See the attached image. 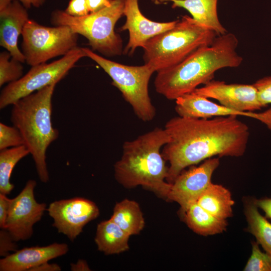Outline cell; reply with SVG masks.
<instances>
[{
	"label": "cell",
	"instance_id": "cell-26",
	"mask_svg": "<svg viewBox=\"0 0 271 271\" xmlns=\"http://www.w3.org/2000/svg\"><path fill=\"white\" fill-rule=\"evenodd\" d=\"M244 270L271 271V255L262 252L257 242H252L251 254Z\"/></svg>",
	"mask_w": 271,
	"mask_h": 271
},
{
	"label": "cell",
	"instance_id": "cell-16",
	"mask_svg": "<svg viewBox=\"0 0 271 271\" xmlns=\"http://www.w3.org/2000/svg\"><path fill=\"white\" fill-rule=\"evenodd\" d=\"M68 250L67 244L59 243L18 249L0 259V270L30 271L43 263L66 254Z\"/></svg>",
	"mask_w": 271,
	"mask_h": 271
},
{
	"label": "cell",
	"instance_id": "cell-24",
	"mask_svg": "<svg viewBox=\"0 0 271 271\" xmlns=\"http://www.w3.org/2000/svg\"><path fill=\"white\" fill-rule=\"evenodd\" d=\"M29 154L24 145L0 151V193L7 195L14 189L15 186L11 182L12 171L17 164Z\"/></svg>",
	"mask_w": 271,
	"mask_h": 271
},
{
	"label": "cell",
	"instance_id": "cell-6",
	"mask_svg": "<svg viewBox=\"0 0 271 271\" xmlns=\"http://www.w3.org/2000/svg\"><path fill=\"white\" fill-rule=\"evenodd\" d=\"M125 0H112L110 6L83 17H73L64 11L53 12L51 22L55 26H66L88 41L94 51L111 57L123 53L122 41L114 31L116 23L123 15Z\"/></svg>",
	"mask_w": 271,
	"mask_h": 271
},
{
	"label": "cell",
	"instance_id": "cell-31",
	"mask_svg": "<svg viewBox=\"0 0 271 271\" xmlns=\"http://www.w3.org/2000/svg\"><path fill=\"white\" fill-rule=\"evenodd\" d=\"M11 199L7 195L0 193V227L5 229L10 208Z\"/></svg>",
	"mask_w": 271,
	"mask_h": 271
},
{
	"label": "cell",
	"instance_id": "cell-20",
	"mask_svg": "<svg viewBox=\"0 0 271 271\" xmlns=\"http://www.w3.org/2000/svg\"><path fill=\"white\" fill-rule=\"evenodd\" d=\"M181 212L188 226L200 235L207 236L222 233L227 225L225 219L213 216L196 202L190 204Z\"/></svg>",
	"mask_w": 271,
	"mask_h": 271
},
{
	"label": "cell",
	"instance_id": "cell-32",
	"mask_svg": "<svg viewBox=\"0 0 271 271\" xmlns=\"http://www.w3.org/2000/svg\"><path fill=\"white\" fill-rule=\"evenodd\" d=\"M90 13L97 12L110 6L112 0H86Z\"/></svg>",
	"mask_w": 271,
	"mask_h": 271
},
{
	"label": "cell",
	"instance_id": "cell-35",
	"mask_svg": "<svg viewBox=\"0 0 271 271\" xmlns=\"http://www.w3.org/2000/svg\"><path fill=\"white\" fill-rule=\"evenodd\" d=\"M70 269L72 271H89L91 270L87 261L83 259H79L75 263H71Z\"/></svg>",
	"mask_w": 271,
	"mask_h": 271
},
{
	"label": "cell",
	"instance_id": "cell-13",
	"mask_svg": "<svg viewBox=\"0 0 271 271\" xmlns=\"http://www.w3.org/2000/svg\"><path fill=\"white\" fill-rule=\"evenodd\" d=\"M193 92L216 99L220 104L238 111L254 112L263 107L253 84H227L212 80Z\"/></svg>",
	"mask_w": 271,
	"mask_h": 271
},
{
	"label": "cell",
	"instance_id": "cell-8",
	"mask_svg": "<svg viewBox=\"0 0 271 271\" xmlns=\"http://www.w3.org/2000/svg\"><path fill=\"white\" fill-rule=\"evenodd\" d=\"M22 35V53L31 66L63 56L77 47L78 35L66 26L47 27L29 19Z\"/></svg>",
	"mask_w": 271,
	"mask_h": 271
},
{
	"label": "cell",
	"instance_id": "cell-21",
	"mask_svg": "<svg viewBox=\"0 0 271 271\" xmlns=\"http://www.w3.org/2000/svg\"><path fill=\"white\" fill-rule=\"evenodd\" d=\"M196 202L219 219H226L232 216L234 202L230 191L221 185L211 183L199 196Z\"/></svg>",
	"mask_w": 271,
	"mask_h": 271
},
{
	"label": "cell",
	"instance_id": "cell-1",
	"mask_svg": "<svg viewBox=\"0 0 271 271\" xmlns=\"http://www.w3.org/2000/svg\"><path fill=\"white\" fill-rule=\"evenodd\" d=\"M170 141L162 155L169 163L167 181L172 184L188 167L218 156L239 157L245 152L249 127L237 116L190 118L177 116L165 128Z\"/></svg>",
	"mask_w": 271,
	"mask_h": 271
},
{
	"label": "cell",
	"instance_id": "cell-17",
	"mask_svg": "<svg viewBox=\"0 0 271 271\" xmlns=\"http://www.w3.org/2000/svg\"><path fill=\"white\" fill-rule=\"evenodd\" d=\"M29 19L27 9L19 0H13L6 9L0 11V45L13 58L21 63L25 62V59L18 48V42Z\"/></svg>",
	"mask_w": 271,
	"mask_h": 271
},
{
	"label": "cell",
	"instance_id": "cell-11",
	"mask_svg": "<svg viewBox=\"0 0 271 271\" xmlns=\"http://www.w3.org/2000/svg\"><path fill=\"white\" fill-rule=\"evenodd\" d=\"M47 211L53 219V226L71 241L80 234L87 223L99 215L96 204L82 197L55 201L49 204Z\"/></svg>",
	"mask_w": 271,
	"mask_h": 271
},
{
	"label": "cell",
	"instance_id": "cell-37",
	"mask_svg": "<svg viewBox=\"0 0 271 271\" xmlns=\"http://www.w3.org/2000/svg\"><path fill=\"white\" fill-rule=\"evenodd\" d=\"M13 0H0V11L6 9Z\"/></svg>",
	"mask_w": 271,
	"mask_h": 271
},
{
	"label": "cell",
	"instance_id": "cell-15",
	"mask_svg": "<svg viewBox=\"0 0 271 271\" xmlns=\"http://www.w3.org/2000/svg\"><path fill=\"white\" fill-rule=\"evenodd\" d=\"M123 15L126 18L120 31L128 30L129 40L123 53L132 54L138 47H144L154 37L173 28L178 22H157L151 21L141 12L138 0H125Z\"/></svg>",
	"mask_w": 271,
	"mask_h": 271
},
{
	"label": "cell",
	"instance_id": "cell-5",
	"mask_svg": "<svg viewBox=\"0 0 271 271\" xmlns=\"http://www.w3.org/2000/svg\"><path fill=\"white\" fill-rule=\"evenodd\" d=\"M216 33L184 16L172 29L150 39L143 48L145 64L155 72L175 66L198 48L211 44Z\"/></svg>",
	"mask_w": 271,
	"mask_h": 271
},
{
	"label": "cell",
	"instance_id": "cell-9",
	"mask_svg": "<svg viewBox=\"0 0 271 271\" xmlns=\"http://www.w3.org/2000/svg\"><path fill=\"white\" fill-rule=\"evenodd\" d=\"M84 57L86 56L82 48L77 47L60 59L32 66L20 79L8 84L2 90L0 108L13 105L19 99L47 86L57 84Z\"/></svg>",
	"mask_w": 271,
	"mask_h": 271
},
{
	"label": "cell",
	"instance_id": "cell-18",
	"mask_svg": "<svg viewBox=\"0 0 271 271\" xmlns=\"http://www.w3.org/2000/svg\"><path fill=\"white\" fill-rule=\"evenodd\" d=\"M167 2L172 3V8L187 10L193 19L214 31L217 36L228 32L218 18V0H159L160 3Z\"/></svg>",
	"mask_w": 271,
	"mask_h": 271
},
{
	"label": "cell",
	"instance_id": "cell-30",
	"mask_svg": "<svg viewBox=\"0 0 271 271\" xmlns=\"http://www.w3.org/2000/svg\"><path fill=\"white\" fill-rule=\"evenodd\" d=\"M64 12L73 17H83L90 13L86 0H70Z\"/></svg>",
	"mask_w": 271,
	"mask_h": 271
},
{
	"label": "cell",
	"instance_id": "cell-36",
	"mask_svg": "<svg viewBox=\"0 0 271 271\" xmlns=\"http://www.w3.org/2000/svg\"><path fill=\"white\" fill-rule=\"evenodd\" d=\"M26 8L31 7L39 8L42 6L47 0H19Z\"/></svg>",
	"mask_w": 271,
	"mask_h": 271
},
{
	"label": "cell",
	"instance_id": "cell-29",
	"mask_svg": "<svg viewBox=\"0 0 271 271\" xmlns=\"http://www.w3.org/2000/svg\"><path fill=\"white\" fill-rule=\"evenodd\" d=\"M9 232L6 229L0 230V256L6 257L11 252L17 250L18 245Z\"/></svg>",
	"mask_w": 271,
	"mask_h": 271
},
{
	"label": "cell",
	"instance_id": "cell-27",
	"mask_svg": "<svg viewBox=\"0 0 271 271\" xmlns=\"http://www.w3.org/2000/svg\"><path fill=\"white\" fill-rule=\"evenodd\" d=\"M24 145L22 136L15 126L0 123V151Z\"/></svg>",
	"mask_w": 271,
	"mask_h": 271
},
{
	"label": "cell",
	"instance_id": "cell-12",
	"mask_svg": "<svg viewBox=\"0 0 271 271\" xmlns=\"http://www.w3.org/2000/svg\"><path fill=\"white\" fill-rule=\"evenodd\" d=\"M219 164L218 158H211L198 166H192L188 170H183L172 184L167 199L178 203L181 211H183L196 202L212 183V176Z\"/></svg>",
	"mask_w": 271,
	"mask_h": 271
},
{
	"label": "cell",
	"instance_id": "cell-7",
	"mask_svg": "<svg viewBox=\"0 0 271 271\" xmlns=\"http://www.w3.org/2000/svg\"><path fill=\"white\" fill-rule=\"evenodd\" d=\"M86 57L98 64L112 80V84L121 93L136 116L144 122L151 121L156 109L149 93V83L155 70L150 66H128L106 59L88 48H82Z\"/></svg>",
	"mask_w": 271,
	"mask_h": 271
},
{
	"label": "cell",
	"instance_id": "cell-3",
	"mask_svg": "<svg viewBox=\"0 0 271 271\" xmlns=\"http://www.w3.org/2000/svg\"><path fill=\"white\" fill-rule=\"evenodd\" d=\"M169 141L166 130L157 127L124 142L121 156L114 165L117 182L127 189L142 186L167 198L172 184L167 181L168 167L162 150Z\"/></svg>",
	"mask_w": 271,
	"mask_h": 271
},
{
	"label": "cell",
	"instance_id": "cell-4",
	"mask_svg": "<svg viewBox=\"0 0 271 271\" xmlns=\"http://www.w3.org/2000/svg\"><path fill=\"white\" fill-rule=\"evenodd\" d=\"M57 84L47 86L25 96L13 104L11 121L20 131L34 161L40 181L47 183L49 176L46 152L59 137L52 125V98Z\"/></svg>",
	"mask_w": 271,
	"mask_h": 271
},
{
	"label": "cell",
	"instance_id": "cell-25",
	"mask_svg": "<svg viewBox=\"0 0 271 271\" xmlns=\"http://www.w3.org/2000/svg\"><path fill=\"white\" fill-rule=\"evenodd\" d=\"M21 62L13 58L8 51L0 54V86L20 79L23 75Z\"/></svg>",
	"mask_w": 271,
	"mask_h": 271
},
{
	"label": "cell",
	"instance_id": "cell-34",
	"mask_svg": "<svg viewBox=\"0 0 271 271\" xmlns=\"http://www.w3.org/2000/svg\"><path fill=\"white\" fill-rule=\"evenodd\" d=\"M61 270V268L58 264L50 263L48 261L32 268L30 271H60Z\"/></svg>",
	"mask_w": 271,
	"mask_h": 271
},
{
	"label": "cell",
	"instance_id": "cell-14",
	"mask_svg": "<svg viewBox=\"0 0 271 271\" xmlns=\"http://www.w3.org/2000/svg\"><path fill=\"white\" fill-rule=\"evenodd\" d=\"M175 111L178 116L190 118H211L230 115L253 118L265 124L271 130V108L264 112L241 111L213 102L193 92L176 100Z\"/></svg>",
	"mask_w": 271,
	"mask_h": 271
},
{
	"label": "cell",
	"instance_id": "cell-33",
	"mask_svg": "<svg viewBox=\"0 0 271 271\" xmlns=\"http://www.w3.org/2000/svg\"><path fill=\"white\" fill-rule=\"evenodd\" d=\"M254 203L257 207L264 212L265 216L271 220V198L254 200Z\"/></svg>",
	"mask_w": 271,
	"mask_h": 271
},
{
	"label": "cell",
	"instance_id": "cell-19",
	"mask_svg": "<svg viewBox=\"0 0 271 271\" xmlns=\"http://www.w3.org/2000/svg\"><path fill=\"white\" fill-rule=\"evenodd\" d=\"M129 236L109 219L98 224L94 240L98 250L110 255L127 250Z\"/></svg>",
	"mask_w": 271,
	"mask_h": 271
},
{
	"label": "cell",
	"instance_id": "cell-28",
	"mask_svg": "<svg viewBox=\"0 0 271 271\" xmlns=\"http://www.w3.org/2000/svg\"><path fill=\"white\" fill-rule=\"evenodd\" d=\"M253 84L257 90L259 99L263 106L271 104V76L259 79Z\"/></svg>",
	"mask_w": 271,
	"mask_h": 271
},
{
	"label": "cell",
	"instance_id": "cell-2",
	"mask_svg": "<svg viewBox=\"0 0 271 271\" xmlns=\"http://www.w3.org/2000/svg\"><path fill=\"white\" fill-rule=\"evenodd\" d=\"M238 45V39L231 33L217 36L211 44L198 48L180 63L158 71L156 91L176 100L212 80L218 70L239 67L243 58L236 51Z\"/></svg>",
	"mask_w": 271,
	"mask_h": 271
},
{
	"label": "cell",
	"instance_id": "cell-22",
	"mask_svg": "<svg viewBox=\"0 0 271 271\" xmlns=\"http://www.w3.org/2000/svg\"><path fill=\"white\" fill-rule=\"evenodd\" d=\"M110 219L130 236L139 234L145 225L139 204L128 199L116 203Z\"/></svg>",
	"mask_w": 271,
	"mask_h": 271
},
{
	"label": "cell",
	"instance_id": "cell-10",
	"mask_svg": "<svg viewBox=\"0 0 271 271\" xmlns=\"http://www.w3.org/2000/svg\"><path fill=\"white\" fill-rule=\"evenodd\" d=\"M35 180H28L21 192L11 199L5 228L14 240L24 241L31 237L33 226L39 222L47 210L46 204L35 199Z\"/></svg>",
	"mask_w": 271,
	"mask_h": 271
},
{
	"label": "cell",
	"instance_id": "cell-38",
	"mask_svg": "<svg viewBox=\"0 0 271 271\" xmlns=\"http://www.w3.org/2000/svg\"><path fill=\"white\" fill-rule=\"evenodd\" d=\"M153 2H154L156 4H159V0H151Z\"/></svg>",
	"mask_w": 271,
	"mask_h": 271
},
{
	"label": "cell",
	"instance_id": "cell-23",
	"mask_svg": "<svg viewBox=\"0 0 271 271\" xmlns=\"http://www.w3.org/2000/svg\"><path fill=\"white\" fill-rule=\"evenodd\" d=\"M244 213L249 232L265 252L271 255V223L259 213L254 200L246 201Z\"/></svg>",
	"mask_w": 271,
	"mask_h": 271
}]
</instances>
